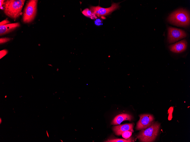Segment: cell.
<instances>
[{"mask_svg": "<svg viewBox=\"0 0 190 142\" xmlns=\"http://www.w3.org/2000/svg\"><path fill=\"white\" fill-rule=\"evenodd\" d=\"M25 0H7L4 3V12L5 14L16 20L21 14V11Z\"/></svg>", "mask_w": 190, "mask_h": 142, "instance_id": "6da1fadb", "label": "cell"}, {"mask_svg": "<svg viewBox=\"0 0 190 142\" xmlns=\"http://www.w3.org/2000/svg\"><path fill=\"white\" fill-rule=\"evenodd\" d=\"M168 21L177 26H186L190 24V15L188 12L180 9L171 13L168 16Z\"/></svg>", "mask_w": 190, "mask_h": 142, "instance_id": "7a4b0ae2", "label": "cell"}, {"mask_svg": "<svg viewBox=\"0 0 190 142\" xmlns=\"http://www.w3.org/2000/svg\"><path fill=\"white\" fill-rule=\"evenodd\" d=\"M160 126V123L154 122L148 127L141 130L137 136V138L141 142L154 141L158 134Z\"/></svg>", "mask_w": 190, "mask_h": 142, "instance_id": "3957f363", "label": "cell"}, {"mask_svg": "<svg viewBox=\"0 0 190 142\" xmlns=\"http://www.w3.org/2000/svg\"><path fill=\"white\" fill-rule=\"evenodd\" d=\"M37 0H30L27 3L24 9L22 18L23 22L28 23L32 22L36 14Z\"/></svg>", "mask_w": 190, "mask_h": 142, "instance_id": "277c9868", "label": "cell"}, {"mask_svg": "<svg viewBox=\"0 0 190 142\" xmlns=\"http://www.w3.org/2000/svg\"><path fill=\"white\" fill-rule=\"evenodd\" d=\"M168 41L170 43H174L186 37L187 34L183 30L169 27L168 29Z\"/></svg>", "mask_w": 190, "mask_h": 142, "instance_id": "5b68a950", "label": "cell"}, {"mask_svg": "<svg viewBox=\"0 0 190 142\" xmlns=\"http://www.w3.org/2000/svg\"><path fill=\"white\" fill-rule=\"evenodd\" d=\"M119 3H113L110 7L107 8H103L99 6H91L90 9L97 17H100L110 14L119 7Z\"/></svg>", "mask_w": 190, "mask_h": 142, "instance_id": "8992f818", "label": "cell"}, {"mask_svg": "<svg viewBox=\"0 0 190 142\" xmlns=\"http://www.w3.org/2000/svg\"><path fill=\"white\" fill-rule=\"evenodd\" d=\"M140 119L138 122L136 129L141 130L149 127L154 122V117L152 115L143 114L139 115Z\"/></svg>", "mask_w": 190, "mask_h": 142, "instance_id": "52a82bcc", "label": "cell"}, {"mask_svg": "<svg viewBox=\"0 0 190 142\" xmlns=\"http://www.w3.org/2000/svg\"><path fill=\"white\" fill-rule=\"evenodd\" d=\"M134 124L133 123H126L123 124L113 126L112 129L115 134L117 135H120L123 132L129 131L134 132L133 129Z\"/></svg>", "mask_w": 190, "mask_h": 142, "instance_id": "ba28073f", "label": "cell"}, {"mask_svg": "<svg viewBox=\"0 0 190 142\" xmlns=\"http://www.w3.org/2000/svg\"><path fill=\"white\" fill-rule=\"evenodd\" d=\"M187 43L185 39L181 40L169 46V48L172 52L179 53L183 52L186 49Z\"/></svg>", "mask_w": 190, "mask_h": 142, "instance_id": "9c48e42d", "label": "cell"}, {"mask_svg": "<svg viewBox=\"0 0 190 142\" xmlns=\"http://www.w3.org/2000/svg\"><path fill=\"white\" fill-rule=\"evenodd\" d=\"M20 26L19 23L16 22L0 26V35L1 36L8 33Z\"/></svg>", "mask_w": 190, "mask_h": 142, "instance_id": "30bf717a", "label": "cell"}, {"mask_svg": "<svg viewBox=\"0 0 190 142\" xmlns=\"http://www.w3.org/2000/svg\"><path fill=\"white\" fill-rule=\"evenodd\" d=\"M133 118V116L130 114L126 113L120 114L114 118L111 124L114 125L119 124L125 120L131 121Z\"/></svg>", "mask_w": 190, "mask_h": 142, "instance_id": "8fae6325", "label": "cell"}, {"mask_svg": "<svg viewBox=\"0 0 190 142\" xmlns=\"http://www.w3.org/2000/svg\"><path fill=\"white\" fill-rule=\"evenodd\" d=\"M104 142H134L133 139L130 137L127 139H108Z\"/></svg>", "mask_w": 190, "mask_h": 142, "instance_id": "7c38bea8", "label": "cell"}, {"mask_svg": "<svg viewBox=\"0 0 190 142\" xmlns=\"http://www.w3.org/2000/svg\"><path fill=\"white\" fill-rule=\"evenodd\" d=\"M82 13L84 15L91 19H94L97 18L96 15L92 12L90 9L88 8H86L83 10L82 11Z\"/></svg>", "mask_w": 190, "mask_h": 142, "instance_id": "4fadbf2b", "label": "cell"}, {"mask_svg": "<svg viewBox=\"0 0 190 142\" xmlns=\"http://www.w3.org/2000/svg\"><path fill=\"white\" fill-rule=\"evenodd\" d=\"M132 132L129 131H126L122 133V137L125 139H127L131 136L132 135Z\"/></svg>", "mask_w": 190, "mask_h": 142, "instance_id": "5bb4252c", "label": "cell"}, {"mask_svg": "<svg viewBox=\"0 0 190 142\" xmlns=\"http://www.w3.org/2000/svg\"><path fill=\"white\" fill-rule=\"evenodd\" d=\"M11 38L8 37L1 38L0 39V44L6 43L11 40Z\"/></svg>", "mask_w": 190, "mask_h": 142, "instance_id": "9a60e30c", "label": "cell"}, {"mask_svg": "<svg viewBox=\"0 0 190 142\" xmlns=\"http://www.w3.org/2000/svg\"><path fill=\"white\" fill-rule=\"evenodd\" d=\"M8 53V51L6 50H3L0 51V58H2L6 55Z\"/></svg>", "mask_w": 190, "mask_h": 142, "instance_id": "2e32d148", "label": "cell"}, {"mask_svg": "<svg viewBox=\"0 0 190 142\" xmlns=\"http://www.w3.org/2000/svg\"><path fill=\"white\" fill-rule=\"evenodd\" d=\"M9 23L10 22L9 21L7 20H5L0 22V26L9 24Z\"/></svg>", "mask_w": 190, "mask_h": 142, "instance_id": "e0dca14e", "label": "cell"}, {"mask_svg": "<svg viewBox=\"0 0 190 142\" xmlns=\"http://www.w3.org/2000/svg\"><path fill=\"white\" fill-rule=\"evenodd\" d=\"M95 23L96 25L100 26L102 24V21L100 19H97L95 21Z\"/></svg>", "mask_w": 190, "mask_h": 142, "instance_id": "ac0fdd59", "label": "cell"}, {"mask_svg": "<svg viewBox=\"0 0 190 142\" xmlns=\"http://www.w3.org/2000/svg\"><path fill=\"white\" fill-rule=\"evenodd\" d=\"M4 0H1L0 1V8L1 9L2 5L4 4Z\"/></svg>", "mask_w": 190, "mask_h": 142, "instance_id": "d6986e66", "label": "cell"}, {"mask_svg": "<svg viewBox=\"0 0 190 142\" xmlns=\"http://www.w3.org/2000/svg\"><path fill=\"white\" fill-rule=\"evenodd\" d=\"M2 122V120L1 118H0V124H1V123Z\"/></svg>", "mask_w": 190, "mask_h": 142, "instance_id": "ffe728a7", "label": "cell"}, {"mask_svg": "<svg viewBox=\"0 0 190 142\" xmlns=\"http://www.w3.org/2000/svg\"><path fill=\"white\" fill-rule=\"evenodd\" d=\"M46 132H47V135H48V137H49V135H48V133L47 131H46Z\"/></svg>", "mask_w": 190, "mask_h": 142, "instance_id": "44dd1931", "label": "cell"}]
</instances>
